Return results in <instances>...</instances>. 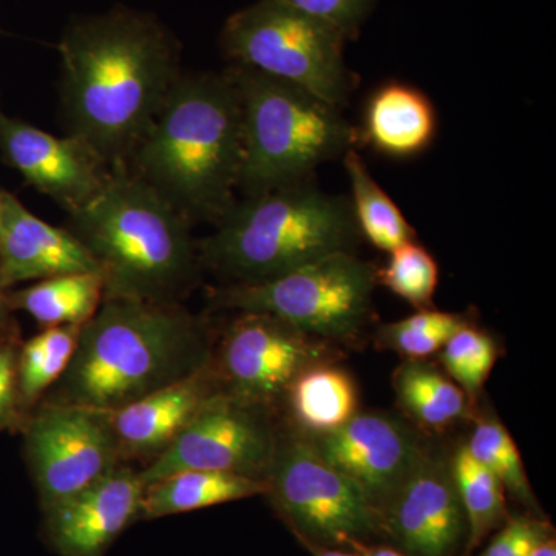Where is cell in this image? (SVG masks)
Segmentation results:
<instances>
[{"label": "cell", "mask_w": 556, "mask_h": 556, "mask_svg": "<svg viewBox=\"0 0 556 556\" xmlns=\"http://www.w3.org/2000/svg\"><path fill=\"white\" fill-rule=\"evenodd\" d=\"M68 222L97 262L104 299L177 302L199 276L192 223L129 167H115Z\"/></svg>", "instance_id": "4"}, {"label": "cell", "mask_w": 556, "mask_h": 556, "mask_svg": "<svg viewBox=\"0 0 556 556\" xmlns=\"http://www.w3.org/2000/svg\"><path fill=\"white\" fill-rule=\"evenodd\" d=\"M306 438L329 466L358 486L375 514L427 452L408 424L386 413L357 412L342 427Z\"/></svg>", "instance_id": "14"}, {"label": "cell", "mask_w": 556, "mask_h": 556, "mask_svg": "<svg viewBox=\"0 0 556 556\" xmlns=\"http://www.w3.org/2000/svg\"><path fill=\"white\" fill-rule=\"evenodd\" d=\"M219 391L212 364L112 412L121 457L160 456L174 444L212 394Z\"/></svg>", "instance_id": "18"}, {"label": "cell", "mask_w": 556, "mask_h": 556, "mask_svg": "<svg viewBox=\"0 0 556 556\" xmlns=\"http://www.w3.org/2000/svg\"><path fill=\"white\" fill-rule=\"evenodd\" d=\"M378 536L407 556H464L466 511L450 457L426 452L376 514Z\"/></svg>", "instance_id": "13"}, {"label": "cell", "mask_w": 556, "mask_h": 556, "mask_svg": "<svg viewBox=\"0 0 556 556\" xmlns=\"http://www.w3.org/2000/svg\"><path fill=\"white\" fill-rule=\"evenodd\" d=\"M144 484L123 466L43 511V538L58 556H104L141 519Z\"/></svg>", "instance_id": "16"}, {"label": "cell", "mask_w": 556, "mask_h": 556, "mask_svg": "<svg viewBox=\"0 0 556 556\" xmlns=\"http://www.w3.org/2000/svg\"><path fill=\"white\" fill-rule=\"evenodd\" d=\"M376 270L353 252H336L257 283L215 289L218 308L265 313L314 338L353 342L372 316Z\"/></svg>", "instance_id": "7"}, {"label": "cell", "mask_w": 556, "mask_h": 556, "mask_svg": "<svg viewBox=\"0 0 556 556\" xmlns=\"http://www.w3.org/2000/svg\"><path fill=\"white\" fill-rule=\"evenodd\" d=\"M289 9L334 28L345 39L354 38L367 20L375 0H277Z\"/></svg>", "instance_id": "31"}, {"label": "cell", "mask_w": 556, "mask_h": 556, "mask_svg": "<svg viewBox=\"0 0 556 556\" xmlns=\"http://www.w3.org/2000/svg\"><path fill=\"white\" fill-rule=\"evenodd\" d=\"M343 163L353 192L350 203L361 236L372 247L386 252L415 241L416 230L409 226L397 204L371 177L357 150H348Z\"/></svg>", "instance_id": "24"}, {"label": "cell", "mask_w": 556, "mask_h": 556, "mask_svg": "<svg viewBox=\"0 0 556 556\" xmlns=\"http://www.w3.org/2000/svg\"><path fill=\"white\" fill-rule=\"evenodd\" d=\"M266 484L270 506L305 548H346L350 540L378 538L367 497L298 430L278 434Z\"/></svg>", "instance_id": "9"}, {"label": "cell", "mask_w": 556, "mask_h": 556, "mask_svg": "<svg viewBox=\"0 0 556 556\" xmlns=\"http://www.w3.org/2000/svg\"><path fill=\"white\" fill-rule=\"evenodd\" d=\"M470 324L464 314L419 309L412 316L382 325L378 343L405 358H427L439 353L447 340Z\"/></svg>", "instance_id": "28"}, {"label": "cell", "mask_w": 556, "mask_h": 556, "mask_svg": "<svg viewBox=\"0 0 556 556\" xmlns=\"http://www.w3.org/2000/svg\"><path fill=\"white\" fill-rule=\"evenodd\" d=\"M346 548L356 552L361 556H407L402 554L393 546H383V544H376L372 541H358L350 540L346 543Z\"/></svg>", "instance_id": "34"}, {"label": "cell", "mask_w": 556, "mask_h": 556, "mask_svg": "<svg viewBox=\"0 0 556 556\" xmlns=\"http://www.w3.org/2000/svg\"><path fill=\"white\" fill-rule=\"evenodd\" d=\"M0 150L28 185L67 214L87 206L108 185L112 167L90 146L51 135L0 112Z\"/></svg>", "instance_id": "15"}, {"label": "cell", "mask_w": 556, "mask_h": 556, "mask_svg": "<svg viewBox=\"0 0 556 556\" xmlns=\"http://www.w3.org/2000/svg\"><path fill=\"white\" fill-rule=\"evenodd\" d=\"M58 50L65 135L86 142L112 169L129 166L182 75L177 36L152 13L115 7L73 17Z\"/></svg>", "instance_id": "1"}, {"label": "cell", "mask_w": 556, "mask_h": 556, "mask_svg": "<svg viewBox=\"0 0 556 556\" xmlns=\"http://www.w3.org/2000/svg\"><path fill=\"white\" fill-rule=\"evenodd\" d=\"M211 364L206 324L177 302L104 299L51 402L112 413Z\"/></svg>", "instance_id": "3"}, {"label": "cell", "mask_w": 556, "mask_h": 556, "mask_svg": "<svg viewBox=\"0 0 556 556\" xmlns=\"http://www.w3.org/2000/svg\"><path fill=\"white\" fill-rule=\"evenodd\" d=\"M552 532L554 527L544 518L510 515L478 556H530L538 541Z\"/></svg>", "instance_id": "32"}, {"label": "cell", "mask_w": 556, "mask_h": 556, "mask_svg": "<svg viewBox=\"0 0 556 556\" xmlns=\"http://www.w3.org/2000/svg\"><path fill=\"white\" fill-rule=\"evenodd\" d=\"M199 244L201 265L232 283H257L336 252H353L358 228L350 200L306 182L237 200Z\"/></svg>", "instance_id": "5"}, {"label": "cell", "mask_w": 556, "mask_h": 556, "mask_svg": "<svg viewBox=\"0 0 556 556\" xmlns=\"http://www.w3.org/2000/svg\"><path fill=\"white\" fill-rule=\"evenodd\" d=\"M243 109L230 70L185 73L129 161V170L190 223L218 225L237 201Z\"/></svg>", "instance_id": "2"}, {"label": "cell", "mask_w": 556, "mask_h": 556, "mask_svg": "<svg viewBox=\"0 0 556 556\" xmlns=\"http://www.w3.org/2000/svg\"><path fill=\"white\" fill-rule=\"evenodd\" d=\"M345 40L277 0L237 11L222 31V49L232 65L292 84L339 109L353 87L343 58Z\"/></svg>", "instance_id": "8"}, {"label": "cell", "mask_w": 556, "mask_h": 556, "mask_svg": "<svg viewBox=\"0 0 556 556\" xmlns=\"http://www.w3.org/2000/svg\"><path fill=\"white\" fill-rule=\"evenodd\" d=\"M497 356L500 350L495 339L470 321L447 340L439 358L450 379L463 388L471 401L477 402Z\"/></svg>", "instance_id": "29"}, {"label": "cell", "mask_w": 556, "mask_h": 556, "mask_svg": "<svg viewBox=\"0 0 556 556\" xmlns=\"http://www.w3.org/2000/svg\"><path fill=\"white\" fill-rule=\"evenodd\" d=\"M466 447L475 459L500 479L506 492L526 507L527 514L544 518L540 503L527 478L521 453L506 426L497 417L492 415L479 417L467 439Z\"/></svg>", "instance_id": "26"}, {"label": "cell", "mask_w": 556, "mask_h": 556, "mask_svg": "<svg viewBox=\"0 0 556 556\" xmlns=\"http://www.w3.org/2000/svg\"><path fill=\"white\" fill-rule=\"evenodd\" d=\"M262 479L212 470H185L144 485L141 519H159L265 496Z\"/></svg>", "instance_id": "20"}, {"label": "cell", "mask_w": 556, "mask_h": 556, "mask_svg": "<svg viewBox=\"0 0 556 556\" xmlns=\"http://www.w3.org/2000/svg\"><path fill=\"white\" fill-rule=\"evenodd\" d=\"M0 199H2V190H0Z\"/></svg>", "instance_id": "38"}, {"label": "cell", "mask_w": 556, "mask_h": 556, "mask_svg": "<svg viewBox=\"0 0 556 556\" xmlns=\"http://www.w3.org/2000/svg\"><path fill=\"white\" fill-rule=\"evenodd\" d=\"M243 109L239 190L248 195L305 182L327 161L356 148L358 131L339 108L309 91L230 65Z\"/></svg>", "instance_id": "6"}, {"label": "cell", "mask_w": 556, "mask_h": 556, "mask_svg": "<svg viewBox=\"0 0 556 556\" xmlns=\"http://www.w3.org/2000/svg\"><path fill=\"white\" fill-rule=\"evenodd\" d=\"M294 325L265 313H240L212 364L219 390L273 412L300 372L332 362L334 350Z\"/></svg>", "instance_id": "10"}, {"label": "cell", "mask_w": 556, "mask_h": 556, "mask_svg": "<svg viewBox=\"0 0 556 556\" xmlns=\"http://www.w3.org/2000/svg\"><path fill=\"white\" fill-rule=\"evenodd\" d=\"M283 402L298 431L318 437L342 427L356 415L357 387L346 369L321 362L300 372Z\"/></svg>", "instance_id": "22"}, {"label": "cell", "mask_w": 556, "mask_h": 556, "mask_svg": "<svg viewBox=\"0 0 556 556\" xmlns=\"http://www.w3.org/2000/svg\"><path fill=\"white\" fill-rule=\"evenodd\" d=\"M313 556H361L350 548L306 547Z\"/></svg>", "instance_id": "36"}, {"label": "cell", "mask_w": 556, "mask_h": 556, "mask_svg": "<svg viewBox=\"0 0 556 556\" xmlns=\"http://www.w3.org/2000/svg\"><path fill=\"white\" fill-rule=\"evenodd\" d=\"M104 302L100 273L64 274L36 281L13 295L14 306L46 328L83 327Z\"/></svg>", "instance_id": "23"}, {"label": "cell", "mask_w": 556, "mask_h": 556, "mask_svg": "<svg viewBox=\"0 0 556 556\" xmlns=\"http://www.w3.org/2000/svg\"><path fill=\"white\" fill-rule=\"evenodd\" d=\"M390 260L376 270V281L417 309L433 308L439 281L437 260L426 248L409 241L388 252Z\"/></svg>", "instance_id": "30"}, {"label": "cell", "mask_w": 556, "mask_h": 556, "mask_svg": "<svg viewBox=\"0 0 556 556\" xmlns=\"http://www.w3.org/2000/svg\"><path fill=\"white\" fill-rule=\"evenodd\" d=\"M530 556H556L555 532L541 538V540L535 544V547H533Z\"/></svg>", "instance_id": "35"}, {"label": "cell", "mask_w": 556, "mask_h": 556, "mask_svg": "<svg viewBox=\"0 0 556 556\" xmlns=\"http://www.w3.org/2000/svg\"><path fill=\"white\" fill-rule=\"evenodd\" d=\"M396 401L404 415L426 431H444L470 419L475 402L427 358H405L393 375Z\"/></svg>", "instance_id": "21"}, {"label": "cell", "mask_w": 556, "mask_h": 556, "mask_svg": "<svg viewBox=\"0 0 556 556\" xmlns=\"http://www.w3.org/2000/svg\"><path fill=\"white\" fill-rule=\"evenodd\" d=\"M433 104L422 91L407 84L390 83L369 98L362 137L391 159L419 155L437 137Z\"/></svg>", "instance_id": "19"}, {"label": "cell", "mask_w": 556, "mask_h": 556, "mask_svg": "<svg viewBox=\"0 0 556 556\" xmlns=\"http://www.w3.org/2000/svg\"><path fill=\"white\" fill-rule=\"evenodd\" d=\"M450 464L468 525L464 556H471L510 517L506 489L492 471L471 456L466 442L456 448L450 457Z\"/></svg>", "instance_id": "25"}, {"label": "cell", "mask_w": 556, "mask_h": 556, "mask_svg": "<svg viewBox=\"0 0 556 556\" xmlns=\"http://www.w3.org/2000/svg\"><path fill=\"white\" fill-rule=\"evenodd\" d=\"M17 357L10 348H0V427H7L16 416Z\"/></svg>", "instance_id": "33"}, {"label": "cell", "mask_w": 556, "mask_h": 556, "mask_svg": "<svg viewBox=\"0 0 556 556\" xmlns=\"http://www.w3.org/2000/svg\"><path fill=\"white\" fill-rule=\"evenodd\" d=\"M3 287L2 280H0V328L3 327V321H5L7 316V298L5 294H3Z\"/></svg>", "instance_id": "37"}, {"label": "cell", "mask_w": 556, "mask_h": 556, "mask_svg": "<svg viewBox=\"0 0 556 556\" xmlns=\"http://www.w3.org/2000/svg\"><path fill=\"white\" fill-rule=\"evenodd\" d=\"M278 433L270 412L217 391L174 444L139 470L142 484L185 470H212L266 481Z\"/></svg>", "instance_id": "11"}, {"label": "cell", "mask_w": 556, "mask_h": 556, "mask_svg": "<svg viewBox=\"0 0 556 556\" xmlns=\"http://www.w3.org/2000/svg\"><path fill=\"white\" fill-rule=\"evenodd\" d=\"M100 273L93 255L70 229L33 215L16 197L0 199V280L3 287L64 274Z\"/></svg>", "instance_id": "17"}, {"label": "cell", "mask_w": 556, "mask_h": 556, "mask_svg": "<svg viewBox=\"0 0 556 556\" xmlns=\"http://www.w3.org/2000/svg\"><path fill=\"white\" fill-rule=\"evenodd\" d=\"M40 507L76 495L119 466L112 413L50 402L33 417L25 439Z\"/></svg>", "instance_id": "12"}, {"label": "cell", "mask_w": 556, "mask_h": 556, "mask_svg": "<svg viewBox=\"0 0 556 556\" xmlns=\"http://www.w3.org/2000/svg\"><path fill=\"white\" fill-rule=\"evenodd\" d=\"M80 327L47 328L28 340L17 357V388L25 404L36 401L67 371Z\"/></svg>", "instance_id": "27"}]
</instances>
